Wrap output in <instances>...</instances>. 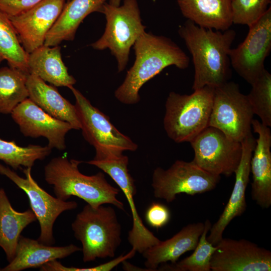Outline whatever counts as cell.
Wrapping results in <instances>:
<instances>
[{
    "instance_id": "obj_1",
    "label": "cell",
    "mask_w": 271,
    "mask_h": 271,
    "mask_svg": "<svg viewBox=\"0 0 271 271\" xmlns=\"http://www.w3.org/2000/svg\"><path fill=\"white\" fill-rule=\"evenodd\" d=\"M190 53L194 66L193 90L205 86L216 87L230 76L229 53L236 36L232 29L216 31L187 20L178 30Z\"/></svg>"
},
{
    "instance_id": "obj_2",
    "label": "cell",
    "mask_w": 271,
    "mask_h": 271,
    "mask_svg": "<svg viewBox=\"0 0 271 271\" xmlns=\"http://www.w3.org/2000/svg\"><path fill=\"white\" fill-rule=\"evenodd\" d=\"M135 61L127 71L114 96L121 103L132 105L140 101L139 91L149 80L170 66L184 69L190 59L171 39L145 32L133 45Z\"/></svg>"
},
{
    "instance_id": "obj_3",
    "label": "cell",
    "mask_w": 271,
    "mask_h": 271,
    "mask_svg": "<svg viewBox=\"0 0 271 271\" xmlns=\"http://www.w3.org/2000/svg\"><path fill=\"white\" fill-rule=\"evenodd\" d=\"M82 163L60 156L45 166V180L53 186L55 196L64 201L75 196L93 207L111 204L124 211V204L117 198L119 190L108 182L103 172L91 176L81 173L78 166Z\"/></svg>"
},
{
    "instance_id": "obj_4",
    "label": "cell",
    "mask_w": 271,
    "mask_h": 271,
    "mask_svg": "<svg viewBox=\"0 0 271 271\" xmlns=\"http://www.w3.org/2000/svg\"><path fill=\"white\" fill-rule=\"evenodd\" d=\"M75 237L82 244L84 262L113 257L121 242V227L115 210L101 205L84 206L71 224Z\"/></svg>"
},
{
    "instance_id": "obj_5",
    "label": "cell",
    "mask_w": 271,
    "mask_h": 271,
    "mask_svg": "<svg viewBox=\"0 0 271 271\" xmlns=\"http://www.w3.org/2000/svg\"><path fill=\"white\" fill-rule=\"evenodd\" d=\"M214 89L205 86L189 95L169 93L163 120L168 137L177 143H190L208 126Z\"/></svg>"
},
{
    "instance_id": "obj_6",
    "label": "cell",
    "mask_w": 271,
    "mask_h": 271,
    "mask_svg": "<svg viewBox=\"0 0 271 271\" xmlns=\"http://www.w3.org/2000/svg\"><path fill=\"white\" fill-rule=\"evenodd\" d=\"M101 13L106 21L105 31L91 46L97 50L108 49L116 58L120 72L128 63L131 47L146 27L142 24L137 0H123L118 6L106 3Z\"/></svg>"
},
{
    "instance_id": "obj_7",
    "label": "cell",
    "mask_w": 271,
    "mask_h": 271,
    "mask_svg": "<svg viewBox=\"0 0 271 271\" xmlns=\"http://www.w3.org/2000/svg\"><path fill=\"white\" fill-rule=\"evenodd\" d=\"M69 88L75 98V106L83 137L95 150L93 159L111 155H121L124 151L134 152L138 148L128 137L119 131L104 113L73 86Z\"/></svg>"
},
{
    "instance_id": "obj_8",
    "label": "cell",
    "mask_w": 271,
    "mask_h": 271,
    "mask_svg": "<svg viewBox=\"0 0 271 271\" xmlns=\"http://www.w3.org/2000/svg\"><path fill=\"white\" fill-rule=\"evenodd\" d=\"M254 115L247 95L240 91L237 83L227 81L215 87L208 126L241 143L252 134Z\"/></svg>"
},
{
    "instance_id": "obj_9",
    "label": "cell",
    "mask_w": 271,
    "mask_h": 271,
    "mask_svg": "<svg viewBox=\"0 0 271 271\" xmlns=\"http://www.w3.org/2000/svg\"><path fill=\"white\" fill-rule=\"evenodd\" d=\"M220 180V176L204 170L192 161L176 160L167 169L154 170L152 187L155 197L170 203L179 194L194 195L212 191Z\"/></svg>"
},
{
    "instance_id": "obj_10",
    "label": "cell",
    "mask_w": 271,
    "mask_h": 271,
    "mask_svg": "<svg viewBox=\"0 0 271 271\" xmlns=\"http://www.w3.org/2000/svg\"><path fill=\"white\" fill-rule=\"evenodd\" d=\"M31 168L23 170L26 177L24 178L0 163V174L23 190L29 198L31 208L40 226V234L37 240L43 244L52 245L55 242L53 229L56 220L63 212L75 209L78 204L74 201L62 200L49 194L33 178Z\"/></svg>"
},
{
    "instance_id": "obj_11",
    "label": "cell",
    "mask_w": 271,
    "mask_h": 271,
    "mask_svg": "<svg viewBox=\"0 0 271 271\" xmlns=\"http://www.w3.org/2000/svg\"><path fill=\"white\" fill-rule=\"evenodd\" d=\"M190 144L194 152L192 161L200 168L218 176L229 177L234 174L241 157V143L208 126Z\"/></svg>"
},
{
    "instance_id": "obj_12",
    "label": "cell",
    "mask_w": 271,
    "mask_h": 271,
    "mask_svg": "<svg viewBox=\"0 0 271 271\" xmlns=\"http://www.w3.org/2000/svg\"><path fill=\"white\" fill-rule=\"evenodd\" d=\"M271 50V8L249 27L244 40L231 49L230 65L250 85L265 69L264 61Z\"/></svg>"
},
{
    "instance_id": "obj_13",
    "label": "cell",
    "mask_w": 271,
    "mask_h": 271,
    "mask_svg": "<svg viewBox=\"0 0 271 271\" xmlns=\"http://www.w3.org/2000/svg\"><path fill=\"white\" fill-rule=\"evenodd\" d=\"M86 163L97 167L108 174L125 196L132 214V225L127 237L132 248L142 254L147 249L158 243L160 240L144 225L138 213L133 199L137 188L128 169V157L123 154L112 155Z\"/></svg>"
},
{
    "instance_id": "obj_14",
    "label": "cell",
    "mask_w": 271,
    "mask_h": 271,
    "mask_svg": "<svg viewBox=\"0 0 271 271\" xmlns=\"http://www.w3.org/2000/svg\"><path fill=\"white\" fill-rule=\"evenodd\" d=\"M215 246L211 270H271V252L249 240L222 237Z\"/></svg>"
},
{
    "instance_id": "obj_15",
    "label": "cell",
    "mask_w": 271,
    "mask_h": 271,
    "mask_svg": "<svg viewBox=\"0 0 271 271\" xmlns=\"http://www.w3.org/2000/svg\"><path fill=\"white\" fill-rule=\"evenodd\" d=\"M65 0H43L33 7L9 17L29 54L44 44L47 34L60 15Z\"/></svg>"
},
{
    "instance_id": "obj_16",
    "label": "cell",
    "mask_w": 271,
    "mask_h": 271,
    "mask_svg": "<svg viewBox=\"0 0 271 271\" xmlns=\"http://www.w3.org/2000/svg\"><path fill=\"white\" fill-rule=\"evenodd\" d=\"M11 114L25 137H43L50 148L65 149V136L73 129L68 122L51 116L29 98L19 104Z\"/></svg>"
},
{
    "instance_id": "obj_17",
    "label": "cell",
    "mask_w": 271,
    "mask_h": 271,
    "mask_svg": "<svg viewBox=\"0 0 271 271\" xmlns=\"http://www.w3.org/2000/svg\"><path fill=\"white\" fill-rule=\"evenodd\" d=\"M242 154L235 171V183L229 199L216 222L211 225L207 240L216 245L223 237V233L230 222L242 215L246 209L245 192L249 181L250 160L256 141L252 134L241 142Z\"/></svg>"
},
{
    "instance_id": "obj_18",
    "label": "cell",
    "mask_w": 271,
    "mask_h": 271,
    "mask_svg": "<svg viewBox=\"0 0 271 271\" xmlns=\"http://www.w3.org/2000/svg\"><path fill=\"white\" fill-rule=\"evenodd\" d=\"M251 127L258 134L250 160L252 173L251 197L263 209L271 206V132L257 119H253Z\"/></svg>"
},
{
    "instance_id": "obj_19",
    "label": "cell",
    "mask_w": 271,
    "mask_h": 271,
    "mask_svg": "<svg viewBox=\"0 0 271 271\" xmlns=\"http://www.w3.org/2000/svg\"><path fill=\"white\" fill-rule=\"evenodd\" d=\"M204 223L198 222L183 227L170 238L160 241L147 249L142 254L145 259V265L148 270H156L159 265L170 261H177L187 251L193 250L198 242L204 229Z\"/></svg>"
},
{
    "instance_id": "obj_20",
    "label": "cell",
    "mask_w": 271,
    "mask_h": 271,
    "mask_svg": "<svg viewBox=\"0 0 271 271\" xmlns=\"http://www.w3.org/2000/svg\"><path fill=\"white\" fill-rule=\"evenodd\" d=\"M80 250L81 248L73 244L54 246L43 244L38 240L21 235L14 258L1 270L20 271L40 267L48 262L65 258Z\"/></svg>"
},
{
    "instance_id": "obj_21",
    "label": "cell",
    "mask_w": 271,
    "mask_h": 271,
    "mask_svg": "<svg viewBox=\"0 0 271 271\" xmlns=\"http://www.w3.org/2000/svg\"><path fill=\"white\" fill-rule=\"evenodd\" d=\"M29 98L51 116L70 123L73 129L81 128L75 105L64 98L54 87L33 74L27 75Z\"/></svg>"
},
{
    "instance_id": "obj_22",
    "label": "cell",
    "mask_w": 271,
    "mask_h": 271,
    "mask_svg": "<svg viewBox=\"0 0 271 271\" xmlns=\"http://www.w3.org/2000/svg\"><path fill=\"white\" fill-rule=\"evenodd\" d=\"M107 0H71L65 5L57 20L48 32L44 45L58 46L64 41H72L80 24L89 14L102 12Z\"/></svg>"
},
{
    "instance_id": "obj_23",
    "label": "cell",
    "mask_w": 271,
    "mask_h": 271,
    "mask_svg": "<svg viewBox=\"0 0 271 271\" xmlns=\"http://www.w3.org/2000/svg\"><path fill=\"white\" fill-rule=\"evenodd\" d=\"M182 15L196 25L225 31L233 24L231 0H177Z\"/></svg>"
},
{
    "instance_id": "obj_24",
    "label": "cell",
    "mask_w": 271,
    "mask_h": 271,
    "mask_svg": "<svg viewBox=\"0 0 271 271\" xmlns=\"http://www.w3.org/2000/svg\"><path fill=\"white\" fill-rule=\"evenodd\" d=\"M28 70L29 74L36 75L55 86L69 88L76 82L63 62L58 45L50 47L43 45L29 53Z\"/></svg>"
},
{
    "instance_id": "obj_25",
    "label": "cell",
    "mask_w": 271,
    "mask_h": 271,
    "mask_svg": "<svg viewBox=\"0 0 271 271\" xmlns=\"http://www.w3.org/2000/svg\"><path fill=\"white\" fill-rule=\"evenodd\" d=\"M31 209L24 212L15 210L4 188H0V247L7 259L14 258L21 233L30 224L37 220Z\"/></svg>"
},
{
    "instance_id": "obj_26",
    "label": "cell",
    "mask_w": 271,
    "mask_h": 271,
    "mask_svg": "<svg viewBox=\"0 0 271 271\" xmlns=\"http://www.w3.org/2000/svg\"><path fill=\"white\" fill-rule=\"evenodd\" d=\"M28 74L16 68H0V113H11L21 102L29 97L26 85Z\"/></svg>"
},
{
    "instance_id": "obj_27",
    "label": "cell",
    "mask_w": 271,
    "mask_h": 271,
    "mask_svg": "<svg viewBox=\"0 0 271 271\" xmlns=\"http://www.w3.org/2000/svg\"><path fill=\"white\" fill-rule=\"evenodd\" d=\"M28 57L9 18L0 12V60L29 74Z\"/></svg>"
},
{
    "instance_id": "obj_28",
    "label": "cell",
    "mask_w": 271,
    "mask_h": 271,
    "mask_svg": "<svg viewBox=\"0 0 271 271\" xmlns=\"http://www.w3.org/2000/svg\"><path fill=\"white\" fill-rule=\"evenodd\" d=\"M48 146L42 147L30 145L20 147L14 141L0 139V160L17 170L22 167L32 168L37 160H43L51 153Z\"/></svg>"
},
{
    "instance_id": "obj_29",
    "label": "cell",
    "mask_w": 271,
    "mask_h": 271,
    "mask_svg": "<svg viewBox=\"0 0 271 271\" xmlns=\"http://www.w3.org/2000/svg\"><path fill=\"white\" fill-rule=\"evenodd\" d=\"M204 230L200 236L194 252L180 261L162 265L160 270L171 271H210V260L216 247L207 239L211 227L209 220L205 223Z\"/></svg>"
},
{
    "instance_id": "obj_30",
    "label": "cell",
    "mask_w": 271,
    "mask_h": 271,
    "mask_svg": "<svg viewBox=\"0 0 271 271\" xmlns=\"http://www.w3.org/2000/svg\"><path fill=\"white\" fill-rule=\"evenodd\" d=\"M247 95L253 113L263 125L271 126V74L266 69L251 84Z\"/></svg>"
},
{
    "instance_id": "obj_31",
    "label": "cell",
    "mask_w": 271,
    "mask_h": 271,
    "mask_svg": "<svg viewBox=\"0 0 271 271\" xmlns=\"http://www.w3.org/2000/svg\"><path fill=\"white\" fill-rule=\"evenodd\" d=\"M270 4V0H231L232 23L250 27L264 14Z\"/></svg>"
},
{
    "instance_id": "obj_32",
    "label": "cell",
    "mask_w": 271,
    "mask_h": 271,
    "mask_svg": "<svg viewBox=\"0 0 271 271\" xmlns=\"http://www.w3.org/2000/svg\"><path fill=\"white\" fill-rule=\"evenodd\" d=\"M137 251L133 248L125 254H121L116 258L105 263L90 267H76L66 266L57 259L48 262L40 268L42 271H109L112 270L120 263L133 257Z\"/></svg>"
},
{
    "instance_id": "obj_33",
    "label": "cell",
    "mask_w": 271,
    "mask_h": 271,
    "mask_svg": "<svg viewBox=\"0 0 271 271\" xmlns=\"http://www.w3.org/2000/svg\"><path fill=\"white\" fill-rule=\"evenodd\" d=\"M171 213L169 208L164 204L153 202L145 213L147 223L152 227L159 229L169 222Z\"/></svg>"
},
{
    "instance_id": "obj_34",
    "label": "cell",
    "mask_w": 271,
    "mask_h": 271,
    "mask_svg": "<svg viewBox=\"0 0 271 271\" xmlns=\"http://www.w3.org/2000/svg\"><path fill=\"white\" fill-rule=\"evenodd\" d=\"M43 0H0V12L8 17L33 7Z\"/></svg>"
},
{
    "instance_id": "obj_35",
    "label": "cell",
    "mask_w": 271,
    "mask_h": 271,
    "mask_svg": "<svg viewBox=\"0 0 271 271\" xmlns=\"http://www.w3.org/2000/svg\"><path fill=\"white\" fill-rule=\"evenodd\" d=\"M121 0H109V4L115 6H118L120 4Z\"/></svg>"
},
{
    "instance_id": "obj_36",
    "label": "cell",
    "mask_w": 271,
    "mask_h": 271,
    "mask_svg": "<svg viewBox=\"0 0 271 271\" xmlns=\"http://www.w3.org/2000/svg\"><path fill=\"white\" fill-rule=\"evenodd\" d=\"M1 269H2V268H0V270H1Z\"/></svg>"
},
{
    "instance_id": "obj_37",
    "label": "cell",
    "mask_w": 271,
    "mask_h": 271,
    "mask_svg": "<svg viewBox=\"0 0 271 271\" xmlns=\"http://www.w3.org/2000/svg\"><path fill=\"white\" fill-rule=\"evenodd\" d=\"M1 61H2L0 60V63H1Z\"/></svg>"
}]
</instances>
